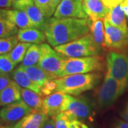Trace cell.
I'll return each mask as SVG.
<instances>
[{
	"label": "cell",
	"instance_id": "15",
	"mask_svg": "<svg viewBox=\"0 0 128 128\" xmlns=\"http://www.w3.org/2000/svg\"><path fill=\"white\" fill-rule=\"evenodd\" d=\"M22 87L16 82L11 80L9 85L0 92V106L4 107L22 100Z\"/></svg>",
	"mask_w": 128,
	"mask_h": 128
},
{
	"label": "cell",
	"instance_id": "30",
	"mask_svg": "<svg viewBox=\"0 0 128 128\" xmlns=\"http://www.w3.org/2000/svg\"><path fill=\"white\" fill-rule=\"evenodd\" d=\"M16 65L9 58L8 54L0 55V73L8 74L13 72Z\"/></svg>",
	"mask_w": 128,
	"mask_h": 128
},
{
	"label": "cell",
	"instance_id": "25",
	"mask_svg": "<svg viewBox=\"0 0 128 128\" xmlns=\"http://www.w3.org/2000/svg\"><path fill=\"white\" fill-rule=\"evenodd\" d=\"M31 45L32 44L29 43L20 42L18 43V44L14 47L13 50L8 54L9 58L16 66L19 63L22 62L28 48L30 47Z\"/></svg>",
	"mask_w": 128,
	"mask_h": 128
},
{
	"label": "cell",
	"instance_id": "43",
	"mask_svg": "<svg viewBox=\"0 0 128 128\" xmlns=\"http://www.w3.org/2000/svg\"><path fill=\"white\" fill-rule=\"evenodd\" d=\"M1 120H2L0 119V128H2V127H1V126H2V125H1Z\"/></svg>",
	"mask_w": 128,
	"mask_h": 128
},
{
	"label": "cell",
	"instance_id": "7",
	"mask_svg": "<svg viewBox=\"0 0 128 128\" xmlns=\"http://www.w3.org/2000/svg\"><path fill=\"white\" fill-rule=\"evenodd\" d=\"M62 112H66L74 118L80 120L91 118L93 108L91 102L86 97H73L68 94Z\"/></svg>",
	"mask_w": 128,
	"mask_h": 128
},
{
	"label": "cell",
	"instance_id": "9",
	"mask_svg": "<svg viewBox=\"0 0 128 128\" xmlns=\"http://www.w3.org/2000/svg\"><path fill=\"white\" fill-rule=\"evenodd\" d=\"M105 25V46L107 48L121 51L128 47V30L112 25L106 20Z\"/></svg>",
	"mask_w": 128,
	"mask_h": 128
},
{
	"label": "cell",
	"instance_id": "27",
	"mask_svg": "<svg viewBox=\"0 0 128 128\" xmlns=\"http://www.w3.org/2000/svg\"><path fill=\"white\" fill-rule=\"evenodd\" d=\"M18 38L17 36L4 38L0 39V55L8 54L18 44Z\"/></svg>",
	"mask_w": 128,
	"mask_h": 128
},
{
	"label": "cell",
	"instance_id": "39",
	"mask_svg": "<svg viewBox=\"0 0 128 128\" xmlns=\"http://www.w3.org/2000/svg\"><path fill=\"white\" fill-rule=\"evenodd\" d=\"M114 128H128V122L119 121L114 125Z\"/></svg>",
	"mask_w": 128,
	"mask_h": 128
},
{
	"label": "cell",
	"instance_id": "34",
	"mask_svg": "<svg viewBox=\"0 0 128 128\" xmlns=\"http://www.w3.org/2000/svg\"><path fill=\"white\" fill-rule=\"evenodd\" d=\"M13 6L12 0H0V8L1 9H9Z\"/></svg>",
	"mask_w": 128,
	"mask_h": 128
},
{
	"label": "cell",
	"instance_id": "22",
	"mask_svg": "<svg viewBox=\"0 0 128 128\" xmlns=\"http://www.w3.org/2000/svg\"><path fill=\"white\" fill-rule=\"evenodd\" d=\"M22 99L33 110H42L43 100L42 97L37 92L27 88H22Z\"/></svg>",
	"mask_w": 128,
	"mask_h": 128
},
{
	"label": "cell",
	"instance_id": "33",
	"mask_svg": "<svg viewBox=\"0 0 128 128\" xmlns=\"http://www.w3.org/2000/svg\"><path fill=\"white\" fill-rule=\"evenodd\" d=\"M102 1L107 7L112 9L114 6L120 4L124 0H102Z\"/></svg>",
	"mask_w": 128,
	"mask_h": 128
},
{
	"label": "cell",
	"instance_id": "41",
	"mask_svg": "<svg viewBox=\"0 0 128 128\" xmlns=\"http://www.w3.org/2000/svg\"><path fill=\"white\" fill-rule=\"evenodd\" d=\"M61 1L62 0H53V4H54V6L55 9L57 8V6H58V4L60 3Z\"/></svg>",
	"mask_w": 128,
	"mask_h": 128
},
{
	"label": "cell",
	"instance_id": "32",
	"mask_svg": "<svg viewBox=\"0 0 128 128\" xmlns=\"http://www.w3.org/2000/svg\"><path fill=\"white\" fill-rule=\"evenodd\" d=\"M12 80L7 74L0 73V92L6 87Z\"/></svg>",
	"mask_w": 128,
	"mask_h": 128
},
{
	"label": "cell",
	"instance_id": "26",
	"mask_svg": "<svg viewBox=\"0 0 128 128\" xmlns=\"http://www.w3.org/2000/svg\"><path fill=\"white\" fill-rule=\"evenodd\" d=\"M18 27L6 18H0V39L17 35Z\"/></svg>",
	"mask_w": 128,
	"mask_h": 128
},
{
	"label": "cell",
	"instance_id": "6",
	"mask_svg": "<svg viewBox=\"0 0 128 128\" xmlns=\"http://www.w3.org/2000/svg\"><path fill=\"white\" fill-rule=\"evenodd\" d=\"M107 74L128 88V47L123 50L109 52L106 57Z\"/></svg>",
	"mask_w": 128,
	"mask_h": 128
},
{
	"label": "cell",
	"instance_id": "35",
	"mask_svg": "<svg viewBox=\"0 0 128 128\" xmlns=\"http://www.w3.org/2000/svg\"><path fill=\"white\" fill-rule=\"evenodd\" d=\"M13 8L17 10H22L24 6V0H12Z\"/></svg>",
	"mask_w": 128,
	"mask_h": 128
},
{
	"label": "cell",
	"instance_id": "17",
	"mask_svg": "<svg viewBox=\"0 0 128 128\" xmlns=\"http://www.w3.org/2000/svg\"><path fill=\"white\" fill-rule=\"evenodd\" d=\"M18 41L24 43L41 44L46 40V36L43 31L35 27L27 28L18 30L17 34Z\"/></svg>",
	"mask_w": 128,
	"mask_h": 128
},
{
	"label": "cell",
	"instance_id": "18",
	"mask_svg": "<svg viewBox=\"0 0 128 128\" xmlns=\"http://www.w3.org/2000/svg\"><path fill=\"white\" fill-rule=\"evenodd\" d=\"M12 77L19 86L23 88L30 89L40 95L41 88L33 82L32 79L28 77L27 73L24 70L22 65L19 66L17 68L12 72Z\"/></svg>",
	"mask_w": 128,
	"mask_h": 128
},
{
	"label": "cell",
	"instance_id": "16",
	"mask_svg": "<svg viewBox=\"0 0 128 128\" xmlns=\"http://www.w3.org/2000/svg\"><path fill=\"white\" fill-rule=\"evenodd\" d=\"M23 68L32 81L40 88L43 87L44 83L47 81L56 79L54 75L47 72L44 69L39 67L38 65L29 67L23 66Z\"/></svg>",
	"mask_w": 128,
	"mask_h": 128
},
{
	"label": "cell",
	"instance_id": "3",
	"mask_svg": "<svg viewBox=\"0 0 128 128\" xmlns=\"http://www.w3.org/2000/svg\"><path fill=\"white\" fill-rule=\"evenodd\" d=\"M104 60L98 56L81 58H70L64 60L59 78L73 74H85L104 69Z\"/></svg>",
	"mask_w": 128,
	"mask_h": 128
},
{
	"label": "cell",
	"instance_id": "11",
	"mask_svg": "<svg viewBox=\"0 0 128 128\" xmlns=\"http://www.w3.org/2000/svg\"><path fill=\"white\" fill-rule=\"evenodd\" d=\"M33 109L22 100L4 106L0 110V119L6 124H14L29 114Z\"/></svg>",
	"mask_w": 128,
	"mask_h": 128
},
{
	"label": "cell",
	"instance_id": "4",
	"mask_svg": "<svg viewBox=\"0 0 128 128\" xmlns=\"http://www.w3.org/2000/svg\"><path fill=\"white\" fill-rule=\"evenodd\" d=\"M54 49L67 58L97 56L100 50L96 44L90 33L75 41L55 46Z\"/></svg>",
	"mask_w": 128,
	"mask_h": 128
},
{
	"label": "cell",
	"instance_id": "29",
	"mask_svg": "<svg viewBox=\"0 0 128 128\" xmlns=\"http://www.w3.org/2000/svg\"><path fill=\"white\" fill-rule=\"evenodd\" d=\"M74 118L66 112H61L53 118L56 128H70L71 120Z\"/></svg>",
	"mask_w": 128,
	"mask_h": 128
},
{
	"label": "cell",
	"instance_id": "40",
	"mask_svg": "<svg viewBox=\"0 0 128 128\" xmlns=\"http://www.w3.org/2000/svg\"><path fill=\"white\" fill-rule=\"evenodd\" d=\"M8 10L0 8V18H6Z\"/></svg>",
	"mask_w": 128,
	"mask_h": 128
},
{
	"label": "cell",
	"instance_id": "8",
	"mask_svg": "<svg viewBox=\"0 0 128 128\" xmlns=\"http://www.w3.org/2000/svg\"><path fill=\"white\" fill-rule=\"evenodd\" d=\"M41 54L38 66L47 72L54 75L56 78H59L61 67L65 58L64 56L53 49L47 44H41Z\"/></svg>",
	"mask_w": 128,
	"mask_h": 128
},
{
	"label": "cell",
	"instance_id": "13",
	"mask_svg": "<svg viewBox=\"0 0 128 128\" xmlns=\"http://www.w3.org/2000/svg\"><path fill=\"white\" fill-rule=\"evenodd\" d=\"M49 117L42 110H33L14 124L12 128H43Z\"/></svg>",
	"mask_w": 128,
	"mask_h": 128
},
{
	"label": "cell",
	"instance_id": "20",
	"mask_svg": "<svg viewBox=\"0 0 128 128\" xmlns=\"http://www.w3.org/2000/svg\"><path fill=\"white\" fill-rule=\"evenodd\" d=\"M6 18L9 19L20 29L34 27L24 11L17 9L8 10Z\"/></svg>",
	"mask_w": 128,
	"mask_h": 128
},
{
	"label": "cell",
	"instance_id": "19",
	"mask_svg": "<svg viewBox=\"0 0 128 128\" xmlns=\"http://www.w3.org/2000/svg\"><path fill=\"white\" fill-rule=\"evenodd\" d=\"M105 20L113 26L122 28L126 31L128 30L126 15L120 4L110 9L109 13L105 18Z\"/></svg>",
	"mask_w": 128,
	"mask_h": 128
},
{
	"label": "cell",
	"instance_id": "1",
	"mask_svg": "<svg viewBox=\"0 0 128 128\" xmlns=\"http://www.w3.org/2000/svg\"><path fill=\"white\" fill-rule=\"evenodd\" d=\"M91 19L57 18L47 19L43 32L50 46H55L75 41L90 32Z\"/></svg>",
	"mask_w": 128,
	"mask_h": 128
},
{
	"label": "cell",
	"instance_id": "38",
	"mask_svg": "<svg viewBox=\"0 0 128 128\" xmlns=\"http://www.w3.org/2000/svg\"><path fill=\"white\" fill-rule=\"evenodd\" d=\"M120 5H121L122 9H123L124 12L126 15V16L128 18V0H124V2H122L120 4Z\"/></svg>",
	"mask_w": 128,
	"mask_h": 128
},
{
	"label": "cell",
	"instance_id": "2",
	"mask_svg": "<svg viewBox=\"0 0 128 128\" xmlns=\"http://www.w3.org/2000/svg\"><path fill=\"white\" fill-rule=\"evenodd\" d=\"M102 75L98 73L73 74L55 79L56 91L70 96H78L84 92L90 90L98 85Z\"/></svg>",
	"mask_w": 128,
	"mask_h": 128
},
{
	"label": "cell",
	"instance_id": "24",
	"mask_svg": "<svg viewBox=\"0 0 128 128\" xmlns=\"http://www.w3.org/2000/svg\"><path fill=\"white\" fill-rule=\"evenodd\" d=\"M41 54V46L39 44H32L28 48L22 60V66L24 67H29L37 65L40 59Z\"/></svg>",
	"mask_w": 128,
	"mask_h": 128
},
{
	"label": "cell",
	"instance_id": "36",
	"mask_svg": "<svg viewBox=\"0 0 128 128\" xmlns=\"http://www.w3.org/2000/svg\"><path fill=\"white\" fill-rule=\"evenodd\" d=\"M43 128H56L54 120L48 118V120L46 122L44 126L43 127Z\"/></svg>",
	"mask_w": 128,
	"mask_h": 128
},
{
	"label": "cell",
	"instance_id": "5",
	"mask_svg": "<svg viewBox=\"0 0 128 128\" xmlns=\"http://www.w3.org/2000/svg\"><path fill=\"white\" fill-rule=\"evenodd\" d=\"M128 87L119 80L106 74L104 82L96 93V101L100 109L110 107L123 94Z\"/></svg>",
	"mask_w": 128,
	"mask_h": 128
},
{
	"label": "cell",
	"instance_id": "31",
	"mask_svg": "<svg viewBox=\"0 0 128 128\" xmlns=\"http://www.w3.org/2000/svg\"><path fill=\"white\" fill-rule=\"evenodd\" d=\"M57 84L54 80H50L44 83L43 87L41 88L40 96L41 97H46L56 91Z\"/></svg>",
	"mask_w": 128,
	"mask_h": 128
},
{
	"label": "cell",
	"instance_id": "42",
	"mask_svg": "<svg viewBox=\"0 0 128 128\" xmlns=\"http://www.w3.org/2000/svg\"><path fill=\"white\" fill-rule=\"evenodd\" d=\"M12 128V127H3V128Z\"/></svg>",
	"mask_w": 128,
	"mask_h": 128
},
{
	"label": "cell",
	"instance_id": "21",
	"mask_svg": "<svg viewBox=\"0 0 128 128\" xmlns=\"http://www.w3.org/2000/svg\"><path fill=\"white\" fill-rule=\"evenodd\" d=\"M24 11L26 13L34 26L43 31L48 18L44 16L41 10L35 4H32L28 6L24 9Z\"/></svg>",
	"mask_w": 128,
	"mask_h": 128
},
{
	"label": "cell",
	"instance_id": "28",
	"mask_svg": "<svg viewBox=\"0 0 128 128\" xmlns=\"http://www.w3.org/2000/svg\"><path fill=\"white\" fill-rule=\"evenodd\" d=\"M34 4L47 18H50L55 12L56 9L54 6L53 0H34Z\"/></svg>",
	"mask_w": 128,
	"mask_h": 128
},
{
	"label": "cell",
	"instance_id": "37",
	"mask_svg": "<svg viewBox=\"0 0 128 128\" xmlns=\"http://www.w3.org/2000/svg\"><path fill=\"white\" fill-rule=\"evenodd\" d=\"M120 115H121L122 119L128 122V102L127 103V105L125 106V108L123 109V110L122 111Z\"/></svg>",
	"mask_w": 128,
	"mask_h": 128
},
{
	"label": "cell",
	"instance_id": "12",
	"mask_svg": "<svg viewBox=\"0 0 128 128\" xmlns=\"http://www.w3.org/2000/svg\"><path fill=\"white\" fill-rule=\"evenodd\" d=\"M68 94L59 91H56L46 96L43 100L42 110L49 118L55 117L56 115L62 112L65 100Z\"/></svg>",
	"mask_w": 128,
	"mask_h": 128
},
{
	"label": "cell",
	"instance_id": "10",
	"mask_svg": "<svg viewBox=\"0 0 128 128\" xmlns=\"http://www.w3.org/2000/svg\"><path fill=\"white\" fill-rule=\"evenodd\" d=\"M57 18H88L82 0H62L54 14Z\"/></svg>",
	"mask_w": 128,
	"mask_h": 128
},
{
	"label": "cell",
	"instance_id": "14",
	"mask_svg": "<svg viewBox=\"0 0 128 128\" xmlns=\"http://www.w3.org/2000/svg\"><path fill=\"white\" fill-rule=\"evenodd\" d=\"M82 1L84 10L92 21L105 18L110 12V8L107 7L102 0Z\"/></svg>",
	"mask_w": 128,
	"mask_h": 128
},
{
	"label": "cell",
	"instance_id": "44",
	"mask_svg": "<svg viewBox=\"0 0 128 128\" xmlns=\"http://www.w3.org/2000/svg\"></svg>",
	"mask_w": 128,
	"mask_h": 128
},
{
	"label": "cell",
	"instance_id": "23",
	"mask_svg": "<svg viewBox=\"0 0 128 128\" xmlns=\"http://www.w3.org/2000/svg\"><path fill=\"white\" fill-rule=\"evenodd\" d=\"M104 24L102 19L92 21L90 26V34L97 46L100 49L105 45V30Z\"/></svg>",
	"mask_w": 128,
	"mask_h": 128
}]
</instances>
